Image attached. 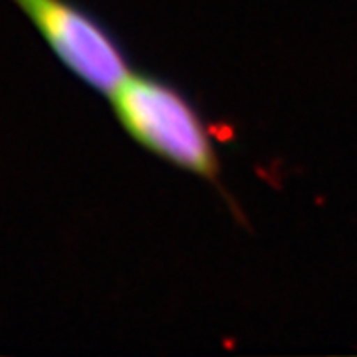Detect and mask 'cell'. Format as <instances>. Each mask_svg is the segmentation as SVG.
<instances>
[{
    "mask_svg": "<svg viewBox=\"0 0 357 357\" xmlns=\"http://www.w3.org/2000/svg\"><path fill=\"white\" fill-rule=\"evenodd\" d=\"M119 123L147 151L199 177L217 181L218 159L203 119L177 89L129 74L109 96Z\"/></svg>",
    "mask_w": 357,
    "mask_h": 357,
    "instance_id": "obj_1",
    "label": "cell"
},
{
    "mask_svg": "<svg viewBox=\"0 0 357 357\" xmlns=\"http://www.w3.org/2000/svg\"><path fill=\"white\" fill-rule=\"evenodd\" d=\"M58 60L89 88L112 96L131 74L114 36L68 0H13Z\"/></svg>",
    "mask_w": 357,
    "mask_h": 357,
    "instance_id": "obj_2",
    "label": "cell"
}]
</instances>
